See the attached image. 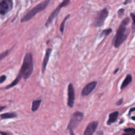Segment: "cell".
I'll use <instances>...</instances> for the list:
<instances>
[{
  "label": "cell",
  "mask_w": 135,
  "mask_h": 135,
  "mask_svg": "<svg viewBox=\"0 0 135 135\" xmlns=\"http://www.w3.org/2000/svg\"><path fill=\"white\" fill-rule=\"evenodd\" d=\"M33 71V56L31 53H27L23 59V62L18 74L24 80L28 79L32 75Z\"/></svg>",
  "instance_id": "6da1fadb"
},
{
  "label": "cell",
  "mask_w": 135,
  "mask_h": 135,
  "mask_svg": "<svg viewBox=\"0 0 135 135\" xmlns=\"http://www.w3.org/2000/svg\"><path fill=\"white\" fill-rule=\"evenodd\" d=\"M129 22L130 18L126 17L122 21L119 25L114 38V46L115 47H119L127 38L128 32L127 31V26L129 23Z\"/></svg>",
  "instance_id": "7a4b0ae2"
},
{
  "label": "cell",
  "mask_w": 135,
  "mask_h": 135,
  "mask_svg": "<svg viewBox=\"0 0 135 135\" xmlns=\"http://www.w3.org/2000/svg\"><path fill=\"white\" fill-rule=\"evenodd\" d=\"M51 0H44L38 4L34 6L32 9L29 11L21 20V22H25L31 20L38 13L42 11L48 6Z\"/></svg>",
  "instance_id": "3957f363"
},
{
  "label": "cell",
  "mask_w": 135,
  "mask_h": 135,
  "mask_svg": "<svg viewBox=\"0 0 135 135\" xmlns=\"http://www.w3.org/2000/svg\"><path fill=\"white\" fill-rule=\"evenodd\" d=\"M84 118V114L80 111H75L72 115L70 120L68 123L67 128L68 129L74 130L81 122Z\"/></svg>",
  "instance_id": "277c9868"
},
{
  "label": "cell",
  "mask_w": 135,
  "mask_h": 135,
  "mask_svg": "<svg viewBox=\"0 0 135 135\" xmlns=\"http://www.w3.org/2000/svg\"><path fill=\"white\" fill-rule=\"evenodd\" d=\"M70 2V0H63L62 2V3L60 4H59V5L53 11V12L49 17L48 19L46 20L45 23V26L46 27H48L50 25V24L52 23L53 20L57 17L61 8L68 6Z\"/></svg>",
  "instance_id": "5b68a950"
},
{
  "label": "cell",
  "mask_w": 135,
  "mask_h": 135,
  "mask_svg": "<svg viewBox=\"0 0 135 135\" xmlns=\"http://www.w3.org/2000/svg\"><path fill=\"white\" fill-rule=\"evenodd\" d=\"M108 14L109 12L106 8H103L99 12H98L94 20V26L96 27L101 26L103 24L105 19L107 18Z\"/></svg>",
  "instance_id": "8992f818"
},
{
  "label": "cell",
  "mask_w": 135,
  "mask_h": 135,
  "mask_svg": "<svg viewBox=\"0 0 135 135\" xmlns=\"http://www.w3.org/2000/svg\"><path fill=\"white\" fill-rule=\"evenodd\" d=\"M75 100V91L73 85L72 83H70L68 87V105L72 108L73 107Z\"/></svg>",
  "instance_id": "52a82bcc"
},
{
  "label": "cell",
  "mask_w": 135,
  "mask_h": 135,
  "mask_svg": "<svg viewBox=\"0 0 135 135\" xmlns=\"http://www.w3.org/2000/svg\"><path fill=\"white\" fill-rule=\"evenodd\" d=\"M13 7L12 0H2L0 4V13L5 15L11 11Z\"/></svg>",
  "instance_id": "ba28073f"
},
{
  "label": "cell",
  "mask_w": 135,
  "mask_h": 135,
  "mask_svg": "<svg viewBox=\"0 0 135 135\" xmlns=\"http://www.w3.org/2000/svg\"><path fill=\"white\" fill-rule=\"evenodd\" d=\"M98 84L97 81H94L87 84L82 89L81 92V95L82 97H86L90 94L92 91L95 88Z\"/></svg>",
  "instance_id": "9c48e42d"
},
{
  "label": "cell",
  "mask_w": 135,
  "mask_h": 135,
  "mask_svg": "<svg viewBox=\"0 0 135 135\" xmlns=\"http://www.w3.org/2000/svg\"><path fill=\"white\" fill-rule=\"evenodd\" d=\"M98 126V122L93 121L90 122L86 126L83 135H93Z\"/></svg>",
  "instance_id": "30bf717a"
},
{
  "label": "cell",
  "mask_w": 135,
  "mask_h": 135,
  "mask_svg": "<svg viewBox=\"0 0 135 135\" xmlns=\"http://www.w3.org/2000/svg\"><path fill=\"white\" fill-rule=\"evenodd\" d=\"M52 49L51 48H48L46 49V52H45V54L43 60V62H42V72L43 73H44L46 68V65L47 64L48 61L50 59V55L51 54L52 52Z\"/></svg>",
  "instance_id": "8fae6325"
},
{
  "label": "cell",
  "mask_w": 135,
  "mask_h": 135,
  "mask_svg": "<svg viewBox=\"0 0 135 135\" xmlns=\"http://www.w3.org/2000/svg\"><path fill=\"white\" fill-rule=\"evenodd\" d=\"M119 115V112L118 111L111 112L109 115V118L107 122V124L108 126L111 125L112 123L115 122L118 119Z\"/></svg>",
  "instance_id": "7c38bea8"
},
{
  "label": "cell",
  "mask_w": 135,
  "mask_h": 135,
  "mask_svg": "<svg viewBox=\"0 0 135 135\" xmlns=\"http://www.w3.org/2000/svg\"><path fill=\"white\" fill-rule=\"evenodd\" d=\"M1 119H11L16 118L17 116V114L15 112H6L1 114Z\"/></svg>",
  "instance_id": "4fadbf2b"
},
{
  "label": "cell",
  "mask_w": 135,
  "mask_h": 135,
  "mask_svg": "<svg viewBox=\"0 0 135 135\" xmlns=\"http://www.w3.org/2000/svg\"><path fill=\"white\" fill-rule=\"evenodd\" d=\"M132 80V76L130 74H128L121 84V85L120 86L121 90H122L123 89L126 88L129 84L130 83Z\"/></svg>",
  "instance_id": "5bb4252c"
},
{
  "label": "cell",
  "mask_w": 135,
  "mask_h": 135,
  "mask_svg": "<svg viewBox=\"0 0 135 135\" xmlns=\"http://www.w3.org/2000/svg\"><path fill=\"white\" fill-rule=\"evenodd\" d=\"M41 102H42L41 99L35 100L33 101L32 104V108H31L32 112H35L38 109L40 106V104L41 103Z\"/></svg>",
  "instance_id": "9a60e30c"
},
{
  "label": "cell",
  "mask_w": 135,
  "mask_h": 135,
  "mask_svg": "<svg viewBox=\"0 0 135 135\" xmlns=\"http://www.w3.org/2000/svg\"><path fill=\"white\" fill-rule=\"evenodd\" d=\"M21 79H22V77L21 76H20L19 75H17V76L16 77V78L15 79V80L13 81H12L11 84L6 86L4 89L5 90H7V89H9L14 86L15 85H16V84H17L18 83V82L20 81Z\"/></svg>",
  "instance_id": "2e32d148"
},
{
  "label": "cell",
  "mask_w": 135,
  "mask_h": 135,
  "mask_svg": "<svg viewBox=\"0 0 135 135\" xmlns=\"http://www.w3.org/2000/svg\"><path fill=\"white\" fill-rule=\"evenodd\" d=\"M70 16V14H68L67 15L65 18L63 19L62 23L61 24V25L60 26V30L61 31V32L62 33V34H63V33H64V26H65V22H66V20H68Z\"/></svg>",
  "instance_id": "e0dca14e"
},
{
  "label": "cell",
  "mask_w": 135,
  "mask_h": 135,
  "mask_svg": "<svg viewBox=\"0 0 135 135\" xmlns=\"http://www.w3.org/2000/svg\"><path fill=\"white\" fill-rule=\"evenodd\" d=\"M112 32V29L111 28H108L106 30H103L100 35V37H102V36H108V35H109Z\"/></svg>",
  "instance_id": "ac0fdd59"
},
{
  "label": "cell",
  "mask_w": 135,
  "mask_h": 135,
  "mask_svg": "<svg viewBox=\"0 0 135 135\" xmlns=\"http://www.w3.org/2000/svg\"><path fill=\"white\" fill-rule=\"evenodd\" d=\"M12 49H11L8 50H7V51H6L3 52L2 53H1V56H0V59H1V60H3V59H4L6 56H7L9 54V52H11V51L12 50Z\"/></svg>",
  "instance_id": "d6986e66"
},
{
  "label": "cell",
  "mask_w": 135,
  "mask_h": 135,
  "mask_svg": "<svg viewBox=\"0 0 135 135\" xmlns=\"http://www.w3.org/2000/svg\"><path fill=\"white\" fill-rule=\"evenodd\" d=\"M123 131L125 132L130 133L131 134H133L135 135V129L134 128H128L124 129L123 130Z\"/></svg>",
  "instance_id": "ffe728a7"
},
{
  "label": "cell",
  "mask_w": 135,
  "mask_h": 135,
  "mask_svg": "<svg viewBox=\"0 0 135 135\" xmlns=\"http://www.w3.org/2000/svg\"><path fill=\"white\" fill-rule=\"evenodd\" d=\"M124 12V10L123 8H121L118 11V16L119 17H121L123 15Z\"/></svg>",
  "instance_id": "44dd1931"
},
{
  "label": "cell",
  "mask_w": 135,
  "mask_h": 135,
  "mask_svg": "<svg viewBox=\"0 0 135 135\" xmlns=\"http://www.w3.org/2000/svg\"><path fill=\"white\" fill-rule=\"evenodd\" d=\"M6 79V76L5 75H2L0 77V83H3Z\"/></svg>",
  "instance_id": "7402d4cb"
},
{
  "label": "cell",
  "mask_w": 135,
  "mask_h": 135,
  "mask_svg": "<svg viewBox=\"0 0 135 135\" xmlns=\"http://www.w3.org/2000/svg\"><path fill=\"white\" fill-rule=\"evenodd\" d=\"M122 102H123V99L121 98V99H119V100L115 103V104H116L117 105H120L122 103Z\"/></svg>",
  "instance_id": "603a6c76"
},
{
  "label": "cell",
  "mask_w": 135,
  "mask_h": 135,
  "mask_svg": "<svg viewBox=\"0 0 135 135\" xmlns=\"http://www.w3.org/2000/svg\"><path fill=\"white\" fill-rule=\"evenodd\" d=\"M130 15L132 18V20H133V24L135 25V14L133 13H131L130 14Z\"/></svg>",
  "instance_id": "cb8c5ba5"
},
{
  "label": "cell",
  "mask_w": 135,
  "mask_h": 135,
  "mask_svg": "<svg viewBox=\"0 0 135 135\" xmlns=\"http://www.w3.org/2000/svg\"><path fill=\"white\" fill-rule=\"evenodd\" d=\"M97 135H103V131L102 130H99L97 132Z\"/></svg>",
  "instance_id": "d4e9b609"
},
{
  "label": "cell",
  "mask_w": 135,
  "mask_h": 135,
  "mask_svg": "<svg viewBox=\"0 0 135 135\" xmlns=\"http://www.w3.org/2000/svg\"><path fill=\"white\" fill-rule=\"evenodd\" d=\"M135 111V107H133V108H131L130 109V110H129V115H130L131 113L132 112H133V111Z\"/></svg>",
  "instance_id": "484cf974"
},
{
  "label": "cell",
  "mask_w": 135,
  "mask_h": 135,
  "mask_svg": "<svg viewBox=\"0 0 135 135\" xmlns=\"http://www.w3.org/2000/svg\"><path fill=\"white\" fill-rule=\"evenodd\" d=\"M69 132H70V135H75L73 132V130L71 129H69Z\"/></svg>",
  "instance_id": "4316f807"
},
{
  "label": "cell",
  "mask_w": 135,
  "mask_h": 135,
  "mask_svg": "<svg viewBox=\"0 0 135 135\" xmlns=\"http://www.w3.org/2000/svg\"><path fill=\"white\" fill-rule=\"evenodd\" d=\"M1 134L2 135H11L9 133H7V132H3V131H1Z\"/></svg>",
  "instance_id": "83f0119b"
},
{
  "label": "cell",
  "mask_w": 135,
  "mask_h": 135,
  "mask_svg": "<svg viewBox=\"0 0 135 135\" xmlns=\"http://www.w3.org/2000/svg\"><path fill=\"white\" fill-rule=\"evenodd\" d=\"M121 135H134L133 134H131L130 133H127V132H126V133H124L123 134H122Z\"/></svg>",
  "instance_id": "f1b7e54d"
},
{
  "label": "cell",
  "mask_w": 135,
  "mask_h": 135,
  "mask_svg": "<svg viewBox=\"0 0 135 135\" xmlns=\"http://www.w3.org/2000/svg\"><path fill=\"white\" fill-rule=\"evenodd\" d=\"M6 107V106H1V108H0V111L1 112L4 109H5Z\"/></svg>",
  "instance_id": "f546056e"
},
{
  "label": "cell",
  "mask_w": 135,
  "mask_h": 135,
  "mask_svg": "<svg viewBox=\"0 0 135 135\" xmlns=\"http://www.w3.org/2000/svg\"><path fill=\"white\" fill-rule=\"evenodd\" d=\"M119 69H116V70L114 71V72H113V73H114V74H115V73H116L119 71Z\"/></svg>",
  "instance_id": "4dcf8cb0"
},
{
  "label": "cell",
  "mask_w": 135,
  "mask_h": 135,
  "mask_svg": "<svg viewBox=\"0 0 135 135\" xmlns=\"http://www.w3.org/2000/svg\"><path fill=\"white\" fill-rule=\"evenodd\" d=\"M131 119H132V120H134V121H135V116H134V117H132L131 118Z\"/></svg>",
  "instance_id": "1f68e13d"
},
{
  "label": "cell",
  "mask_w": 135,
  "mask_h": 135,
  "mask_svg": "<svg viewBox=\"0 0 135 135\" xmlns=\"http://www.w3.org/2000/svg\"><path fill=\"white\" fill-rule=\"evenodd\" d=\"M49 41H50V40H48V41H47V42H46V44H49Z\"/></svg>",
  "instance_id": "d6a6232c"
},
{
  "label": "cell",
  "mask_w": 135,
  "mask_h": 135,
  "mask_svg": "<svg viewBox=\"0 0 135 135\" xmlns=\"http://www.w3.org/2000/svg\"><path fill=\"white\" fill-rule=\"evenodd\" d=\"M103 1H106V0H103Z\"/></svg>",
  "instance_id": "836d02e7"
},
{
  "label": "cell",
  "mask_w": 135,
  "mask_h": 135,
  "mask_svg": "<svg viewBox=\"0 0 135 135\" xmlns=\"http://www.w3.org/2000/svg\"><path fill=\"white\" fill-rule=\"evenodd\" d=\"M23 135H25V134H23Z\"/></svg>",
  "instance_id": "e575fe53"
}]
</instances>
